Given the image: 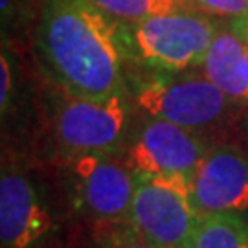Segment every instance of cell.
Here are the masks:
<instances>
[{"mask_svg": "<svg viewBox=\"0 0 248 248\" xmlns=\"http://www.w3.org/2000/svg\"><path fill=\"white\" fill-rule=\"evenodd\" d=\"M90 248H156L140 237L129 222L99 228Z\"/></svg>", "mask_w": 248, "mask_h": 248, "instance_id": "13", "label": "cell"}, {"mask_svg": "<svg viewBox=\"0 0 248 248\" xmlns=\"http://www.w3.org/2000/svg\"><path fill=\"white\" fill-rule=\"evenodd\" d=\"M221 28L195 9H180L127 26L125 46L134 59L164 74L201 66Z\"/></svg>", "mask_w": 248, "mask_h": 248, "instance_id": "2", "label": "cell"}, {"mask_svg": "<svg viewBox=\"0 0 248 248\" xmlns=\"http://www.w3.org/2000/svg\"><path fill=\"white\" fill-rule=\"evenodd\" d=\"M232 28L248 43V15H245V17L239 18V20H233V26Z\"/></svg>", "mask_w": 248, "mask_h": 248, "instance_id": "17", "label": "cell"}, {"mask_svg": "<svg viewBox=\"0 0 248 248\" xmlns=\"http://www.w3.org/2000/svg\"><path fill=\"white\" fill-rule=\"evenodd\" d=\"M61 226L50 199L33 178L18 169L0 175L2 248H55Z\"/></svg>", "mask_w": 248, "mask_h": 248, "instance_id": "5", "label": "cell"}, {"mask_svg": "<svg viewBox=\"0 0 248 248\" xmlns=\"http://www.w3.org/2000/svg\"><path fill=\"white\" fill-rule=\"evenodd\" d=\"M201 70L232 101L248 99V43L233 28L219 31Z\"/></svg>", "mask_w": 248, "mask_h": 248, "instance_id": "10", "label": "cell"}, {"mask_svg": "<svg viewBox=\"0 0 248 248\" xmlns=\"http://www.w3.org/2000/svg\"><path fill=\"white\" fill-rule=\"evenodd\" d=\"M92 6L103 11L116 22L138 24L151 17L191 9L186 0H89Z\"/></svg>", "mask_w": 248, "mask_h": 248, "instance_id": "12", "label": "cell"}, {"mask_svg": "<svg viewBox=\"0 0 248 248\" xmlns=\"http://www.w3.org/2000/svg\"><path fill=\"white\" fill-rule=\"evenodd\" d=\"M134 195L127 222L156 248H186L201 222L191 178L134 175Z\"/></svg>", "mask_w": 248, "mask_h": 248, "instance_id": "3", "label": "cell"}, {"mask_svg": "<svg viewBox=\"0 0 248 248\" xmlns=\"http://www.w3.org/2000/svg\"><path fill=\"white\" fill-rule=\"evenodd\" d=\"M208 147L193 131L151 118L138 133L127 155L134 175H175L191 178Z\"/></svg>", "mask_w": 248, "mask_h": 248, "instance_id": "8", "label": "cell"}, {"mask_svg": "<svg viewBox=\"0 0 248 248\" xmlns=\"http://www.w3.org/2000/svg\"><path fill=\"white\" fill-rule=\"evenodd\" d=\"M186 248H248V219L235 215L202 217Z\"/></svg>", "mask_w": 248, "mask_h": 248, "instance_id": "11", "label": "cell"}, {"mask_svg": "<svg viewBox=\"0 0 248 248\" xmlns=\"http://www.w3.org/2000/svg\"><path fill=\"white\" fill-rule=\"evenodd\" d=\"M191 191L201 217L248 219V158L232 147L208 149L191 177Z\"/></svg>", "mask_w": 248, "mask_h": 248, "instance_id": "9", "label": "cell"}, {"mask_svg": "<svg viewBox=\"0 0 248 248\" xmlns=\"http://www.w3.org/2000/svg\"><path fill=\"white\" fill-rule=\"evenodd\" d=\"M17 68H15V59L13 53L8 50L6 43L2 45L0 52V112L2 120H6V116L13 108V101L17 96Z\"/></svg>", "mask_w": 248, "mask_h": 248, "instance_id": "14", "label": "cell"}, {"mask_svg": "<svg viewBox=\"0 0 248 248\" xmlns=\"http://www.w3.org/2000/svg\"><path fill=\"white\" fill-rule=\"evenodd\" d=\"M134 99L145 114L184 129H199L217 122L232 99L201 76H156L142 83Z\"/></svg>", "mask_w": 248, "mask_h": 248, "instance_id": "6", "label": "cell"}, {"mask_svg": "<svg viewBox=\"0 0 248 248\" xmlns=\"http://www.w3.org/2000/svg\"><path fill=\"white\" fill-rule=\"evenodd\" d=\"M187 6L210 17L239 20L248 15V0H186Z\"/></svg>", "mask_w": 248, "mask_h": 248, "instance_id": "15", "label": "cell"}, {"mask_svg": "<svg viewBox=\"0 0 248 248\" xmlns=\"http://www.w3.org/2000/svg\"><path fill=\"white\" fill-rule=\"evenodd\" d=\"M66 184L74 210L98 228L127 222L136 177L110 155L66 156Z\"/></svg>", "mask_w": 248, "mask_h": 248, "instance_id": "4", "label": "cell"}, {"mask_svg": "<svg viewBox=\"0 0 248 248\" xmlns=\"http://www.w3.org/2000/svg\"><path fill=\"white\" fill-rule=\"evenodd\" d=\"M129 120L125 94L110 98H79L64 94L55 112V134L66 156L110 155Z\"/></svg>", "mask_w": 248, "mask_h": 248, "instance_id": "7", "label": "cell"}, {"mask_svg": "<svg viewBox=\"0 0 248 248\" xmlns=\"http://www.w3.org/2000/svg\"><path fill=\"white\" fill-rule=\"evenodd\" d=\"M37 48L50 78L64 94H125V41L120 22L89 0H43Z\"/></svg>", "mask_w": 248, "mask_h": 248, "instance_id": "1", "label": "cell"}, {"mask_svg": "<svg viewBox=\"0 0 248 248\" xmlns=\"http://www.w3.org/2000/svg\"><path fill=\"white\" fill-rule=\"evenodd\" d=\"M26 8V0H0L2 11V31L6 33L22 20V13Z\"/></svg>", "mask_w": 248, "mask_h": 248, "instance_id": "16", "label": "cell"}]
</instances>
